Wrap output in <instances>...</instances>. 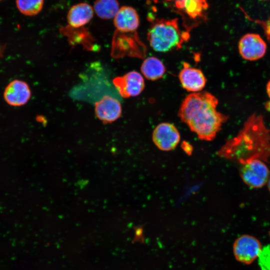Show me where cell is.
<instances>
[{"label": "cell", "mask_w": 270, "mask_h": 270, "mask_svg": "<svg viewBox=\"0 0 270 270\" xmlns=\"http://www.w3.org/2000/svg\"><path fill=\"white\" fill-rule=\"evenodd\" d=\"M216 154L222 158L242 164L250 160L266 162L270 158V129L261 114H251L238 134L226 140Z\"/></svg>", "instance_id": "cell-1"}, {"label": "cell", "mask_w": 270, "mask_h": 270, "mask_svg": "<svg viewBox=\"0 0 270 270\" xmlns=\"http://www.w3.org/2000/svg\"><path fill=\"white\" fill-rule=\"evenodd\" d=\"M218 100L211 93H190L182 101L178 116L201 140H213L229 116L217 110Z\"/></svg>", "instance_id": "cell-2"}, {"label": "cell", "mask_w": 270, "mask_h": 270, "mask_svg": "<svg viewBox=\"0 0 270 270\" xmlns=\"http://www.w3.org/2000/svg\"><path fill=\"white\" fill-rule=\"evenodd\" d=\"M189 37V32L182 30L177 18L156 20L150 25L147 36L151 48L162 52L180 48Z\"/></svg>", "instance_id": "cell-3"}, {"label": "cell", "mask_w": 270, "mask_h": 270, "mask_svg": "<svg viewBox=\"0 0 270 270\" xmlns=\"http://www.w3.org/2000/svg\"><path fill=\"white\" fill-rule=\"evenodd\" d=\"M240 165V175L248 186L258 188L267 184L270 170L266 162L259 159H252Z\"/></svg>", "instance_id": "cell-4"}, {"label": "cell", "mask_w": 270, "mask_h": 270, "mask_svg": "<svg viewBox=\"0 0 270 270\" xmlns=\"http://www.w3.org/2000/svg\"><path fill=\"white\" fill-rule=\"evenodd\" d=\"M262 248L256 237L244 234L236 240L233 245L236 259L242 264H250L258 258Z\"/></svg>", "instance_id": "cell-5"}, {"label": "cell", "mask_w": 270, "mask_h": 270, "mask_svg": "<svg viewBox=\"0 0 270 270\" xmlns=\"http://www.w3.org/2000/svg\"><path fill=\"white\" fill-rule=\"evenodd\" d=\"M238 50L243 59L256 61L264 56L267 50V44L258 34L248 33L239 40Z\"/></svg>", "instance_id": "cell-6"}, {"label": "cell", "mask_w": 270, "mask_h": 270, "mask_svg": "<svg viewBox=\"0 0 270 270\" xmlns=\"http://www.w3.org/2000/svg\"><path fill=\"white\" fill-rule=\"evenodd\" d=\"M112 82L120 95L124 98L138 96L145 86L143 76L134 70L114 78Z\"/></svg>", "instance_id": "cell-7"}, {"label": "cell", "mask_w": 270, "mask_h": 270, "mask_svg": "<svg viewBox=\"0 0 270 270\" xmlns=\"http://www.w3.org/2000/svg\"><path fill=\"white\" fill-rule=\"evenodd\" d=\"M180 138V132L174 125L169 122L158 124L154 129L152 139L160 150L169 151L174 149Z\"/></svg>", "instance_id": "cell-8"}, {"label": "cell", "mask_w": 270, "mask_h": 270, "mask_svg": "<svg viewBox=\"0 0 270 270\" xmlns=\"http://www.w3.org/2000/svg\"><path fill=\"white\" fill-rule=\"evenodd\" d=\"M178 78L182 87L191 93L202 92L206 83L202 72L191 66L186 62L183 63V68L179 72Z\"/></svg>", "instance_id": "cell-9"}, {"label": "cell", "mask_w": 270, "mask_h": 270, "mask_svg": "<svg viewBox=\"0 0 270 270\" xmlns=\"http://www.w3.org/2000/svg\"><path fill=\"white\" fill-rule=\"evenodd\" d=\"M97 118L105 123L112 122L122 115V108L120 102L109 96H104L94 104Z\"/></svg>", "instance_id": "cell-10"}, {"label": "cell", "mask_w": 270, "mask_h": 270, "mask_svg": "<svg viewBox=\"0 0 270 270\" xmlns=\"http://www.w3.org/2000/svg\"><path fill=\"white\" fill-rule=\"evenodd\" d=\"M31 92L29 86L24 81L15 80L6 88L4 97L6 102L12 106L25 104L30 99Z\"/></svg>", "instance_id": "cell-11"}, {"label": "cell", "mask_w": 270, "mask_h": 270, "mask_svg": "<svg viewBox=\"0 0 270 270\" xmlns=\"http://www.w3.org/2000/svg\"><path fill=\"white\" fill-rule=\"evenodd\" d=\"M116 30L122 33L135 32L140 24V18L136 10L132 7H120L114 18Z\"/></svg>", "instance_id": "cell-12"}, {"label": "cell", "mask_w": 270, "mask_h": 270, "mask_svg": "<svg viewBox=\"0 0 270 270\" xmlns=\"http://www.w3.org/2000/svg\"><path fill=\"white\" fill-rule=\"evenodd\" d=\"M93 8L86 2H80L72 6L67 14L68 26L79 28L88 24L92 18Z\"/></svg>", "instance_id": "cell-13"}, {"label": "cell", "mask_w": 270, "mask_h": 270, "mask_svg": "<svg viewBox=\"0 0 270 270\" xmlns=\"http://www.w3.org/2000/svg\"><path fill=\"white\" fill-rule=\"evenodd\" d=\"M174 4L177 10L194 20L204 18L208 8L207 0H176Z\"/></svg>", "instance_id": "cell-14"}, {"label": "cell", "mask_w": 270, "mask_h": 270, "mask_svg": "<svg viewBox=\"0 0 270 270\" xmlns=\"http://www.w3.org/2000/svg\"><path fill=\"white\" fill-rule=\"evenodd\" d=\"M140 70L143 76L146 79L156 80L162 78L166 72L163 62L155 56H150L144 60Z\"/></svg>", "instance_id": "cell-15"}, {"label": "cell", "mask_w": 270, "mask_h": 270, "mask_svg": "<svg viewBox=\"0 0 270 270\" xmlns=\"http://www.w3.org/2000/svg\"><path fill=\"white\" fill-rule=\"evenodd\" d=\"M120 8L117 0H96L93 8L97 16L104 20L114 18Z\"/></svg>", "instance_id": "cell-16"}, {"label": "cell", "mask_w": 270, "mask_h": 270, "mask_svg": "<svg viewBox=\"0 0 270 270\" xmlns=\"http://www.w3.org/2000/svg\"><path fill=\"white\" fill-rule=\"evenodd\" d=\"M44 0H16V5L18 10L27 16H34L40 12Z\"/></svg>", "instance_id": "cell-17"}, {"label": "cell", "mask_w": 270, "mask_h": 270, "mask_svg": "<svg viewBox=\"0 0 270 270\" xmlns=\"http://www.w3.org/2000/svg\"><path fill=\"white\" fill-rule=\"evenodd\" d=\"M258 258L261 270H270V246L262 248Z\"/></svg>", "instance_id": "cell-18"}, {"label": "cell", "mask_w": 270, "mask_h": 270, "mask_svg": "<svg viewBox=\"0 0 270 270\" xmlns=\"http://www.w3.org/2000/svg\"><path fill=\"white\" fill-rule=\"evenodd\" d=\"M184 150L188 154L191 153L192 151V147L190 145V144L185 143V145H182Z\"/></svg>", "instance_id": "cell-19"}, {"label": "cell", "mask_w": 270, "mask_h": 270, "mask_svg": "<svg viewBox=\"0 0 270 270\" xmlns=\"http://www.w3.org/2000/svg\"><path fill=\"white\" fill-rule=\"evenodd\" d=\"M266 92L269 98H270V80L268 81L266 86Z\"/></svg>", "instance_id": "cell-20"}, {"label": "cell", "mask_w": 270, "mask_h": 270, "mask_svg": "<svg viewBox=\"0 0 270 270\" xmlns=\"http://www.w3.org/2000/svg\"><path fill=\"white\" fill-rule=\"evenodd\" d=\"M3 52H4V50H3L2 46L0 44V58L2 57V56Z\"/></svg>", "instance_id": "cell-21"}, {"label": "cell", "mask_w": 270, "mask_h": 270, "mask_svg": "<svg viewBox=\"0 0 270 270\" xmlns=\"http://www.w3.org/2000/svg\"><path fill=\"white\" fill-rule=\"evenodd\" d=\"M268 184V191L270 193V177L268 180V182H267Z\"/></svg>", "instance_id": "cell-22"}, {"label": "cell", "mask_w": 270, "mask_h": 270, "mask_svg": "<svg viewBox=\"0 0 270 270\" xmlns=\"http://www.w3.org/2000/svg\"><path fill=\"white\" fill-rule=\"evenodd\" d=\"M168 0V2H175L176 0Z\"/></svg>", "instance_id": "cell-23"}, {"label": "cell", "mask_w": 270, "mask_h": 270, "mask_svg": "<svg viewBox=\"0 0 270 270\" xmlns=\"http://www.w3.org/2000/svg\"></svg>", "instance_id": "cell-24"}, {"label": "cell", "mask_w": 270, "mask_h": 270, "mask_svg": "<svg viewBox=\"0 0 270 270\" xmlns=\"http://www.w3.org/2000/svg\"></svg>", "instance_id": "cell-25"}]
</instances>
